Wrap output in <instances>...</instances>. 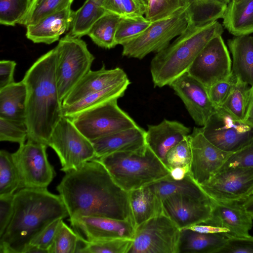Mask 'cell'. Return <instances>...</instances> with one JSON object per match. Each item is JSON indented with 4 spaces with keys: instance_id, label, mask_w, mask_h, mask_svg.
Masks as SVG:
<instances>
[{
    "instance_id": "cell-1",
    "label": "cell",
    "mask_w": 253,
    "mask_h": 253,
    "mask_svg": "<svg viewBox=\"0 0 253 253\" xmlns=\"http://www.w3.org/2000/svg\"><path fill=\"white\" fill-rule=\"evenodd\" d=\"M56 189L69 218L97 216L133 223L128 192L116 183L98 159L65 172Z\"/></svg>"
},
{
    "instance_id": "cell-2",
    "label": "cell",
    "mask_w": 253,
    "mask_h": 253,
    "mask_svg": "<svg viewBox=\"0 0 253 253\" xmlns=\"http://www.w3.org/2000/svg\"><path fill=\"white\" fill-rule=\"evenodd\" d=\"M69 216L59 195L47 188H22L13 195L11 220L0 236V253H25L31 242L56 220Z\"/></svg>"
},
{
    "instance_id": "cell-3",
    "label": "cell",
    "mask_w": 253,
    "mask_h": 253,
    "mask_svg": "<svg viewBox=\"0 0 253 253\" xmlns=\"http://www.w3.org/2000/svg\"><path fill=\"white\" fill-rule=\"evenodd\" d=\"M55 64L54 48L39 58L22 80L27 88V140L47 145L53 129L63 116Z\"/></svg>"
},
{
    "instance_id": "cell-4",
    "label": "cell",
    "mask_w": 253,
    "mask_h": 253,
    "mask_svg": "<svg viewBox=\"0 0 253 253\" xmlns=\"http://www.w3.org/2000/svg\"><path fill=\"white\" fill-rule=\"evenodd\" d=\"M223 32L217 21L200 26L189 22L181 34L152 59L150 72L154 87L169 85L187 72L208 42Z\"/></svg>"
},
{
    "instance_id": "cell-5",
    "label": "cell",
    "mask_w": 253,
    "mask_h": 253,
    "mask_svg": "<svg viewBox=\"0 0 253 253\" xmlns=\"http://www.w3.org/2000/svg\"><path fill=\"white\" fill-rule=\"evenodd\" d=\"M98 159L116 183L127 192L170 174L169 169L147 145L137 151L115 152Z\"/></svg>"
},
{
    "instance_id": "cell-6",
    "label": "cell",
    "mask_w": 253,
    "mask_h": 253,
    "mask_svg": "<svg viewBox=\"0 0 253 253\" xmlns=\"http://www.w3.org/2000/svg\"><path fill=\"white\" fill-rule=\"evenodd\" d=\"M56 51L55 75L59 98L64 99L90 70L94 56L85 42L70 33L59 40Z\"/></svg>"
},
{
    "instance_id": "cell-7",
    "label": "cell",
    "mask_w": 253,
    "mask_h": 253,
    "mask_svg": "<svg viewBox=\"0 0 253 253\" xmlns=\"http://www.w3.org/2000/svg\"><path fill=\"white\" fill-rule=\"evenodd\" d=\"M190 22L188 7L152 22L141 34L123 45L122 55L141 59L151 52H159L181 34Z\"/></svg>"
},
{
    "instance_id": "cell-8",
    "label": "cell",
    "mask_w": 253,
    "mask_h": 253,
    "mask_svg": "<svg viewBox=\"0 0 253 253\" xmlns=\"http://www.w3.org/2000/svg\"><path fill=\"white\" fill-rule=\"evenodd\" d=\"M58 156L61 170H76L95 158L90 140L76 127L71 120L62 116L53 129L47 143Z\"/></svg>"
},
{
    "instance_id": "cell-9",
    "label": "cell",
    "mask_w": 253,
    "mask_h": 253,
    "mask_svg": "<svg viewBox=\"0 0 253 253\" xmlns=\"http://www.w3.org/2000/svg\"><path fill=\"white\" fill-rule=\"evenodd\" d=\"M117 100L85 111L70 119L79 131L91 141L137 126L133 119L118 106Z\"/></svg>"
},
{
    "instance_id": "cell-10",
    "label": "cell",
    "mask_w": 253,
    "mask_h": 253,
    "mask_svg": "<svg viewBox=\"0 0 253 253\" xmlns=\"http://www.w3.org/2000/svg\"><path fill=\"white\" fill-rule=\"evenodd\" d=\"M180 229L164 213L135 228L128 253H178Z\"/></svg>"
},
{
    "instance_id": "cell-11",
    "label": "cell",
    "mask_w": 253,
    "mask_h": 253,
    "mask_svg": "<svg viewBox=\"0 0 253 253\" xmlns=\"http://www.w3.org/2000/svg\"><path fill=\"white\" fill-rule=\"evenodd\" d=\"M47 145L31 140L11 153L22 188H47L56 172L47 158Z\"/></svg>"
},
{
    "instance_id": "cell-12",
    "label": "cell",
    "mask_w": 253,
    "mask_h": 253,
    "mask_svg": "<svg viewBox=\"0 0 253 253\" xmlns=\"http://www.w3.org/2000/svg\"><path fill=\"white\" fill-rule=\"evenodd\" d=\"M205 137L219 149L234 153L253 139V127L220 107L200 127Z\"/></svg>"
},
{
    "instance_id": "cell-13",
    "label": "cell",
    "mask_w": 253,
    "mask_h": 253,
    "mask_svg": "<svg viewBox=\"0 0 253 253\" xmlns=\"http://www.w3.org/2000/svg\"><path fill=\"white\" fill-rule=\"evenodd\" d=\"M231 60L221 35L212 38L190 66L187 72L208 88L231 74Z\"/></svg>"
},
{
    "instance_id": "cell-14",
    "label": "cell",
    "mask_w": 253,
    "mask_h": 253,
    "mask_svg": "<svg viewBox=\"0 0 253 253\" xmlns=\"http://www.w3.org/2000/svg\"><path fill=\"white\" fill-rule=\"evenodd\" d=\"M200 186L215 201L243 202L253 192V168L220 169Z\"/></svg>"
},
{
    "instance_id": "cell-15",
    "label": "cell",
    "mask_w": 253,
    "mask_h": 253,
    "mask_svg": "<svg viewBox=\"0 0 253 253\" xmlns=\"http://www.w3.org/2000/svg\"><path fill=\"white\" fill-rule=\"evenodd\" d=\"M189 136L191 149L190 174L200 185L216 174L233 153L214 145L205 137L200 127H194Z\"/></svg>"
},
{
    "instance_id": "cell-16",
    "label": "cell",
    "mask_w": 253,
    "mask_h": 253,
    "mask_svg": "<svg viewBox=\"0 0 253 253\" xmlns=\"http://www.w3.org/2000/svg\"><path fill=\"white\" fill-rule=\"evenodd\" d=\"M169 86L181 99L197 125L205 126L216 111L217 107L212 102L208 88L187 72L174 80Z\"/></svg>"
},
{
    "instance_id": "cell-17",
    "label": "cell",
    "mask_w": 253,
    "mask_h": 253,
    "mask_svg": "<svg viewBox=\"0 0 253 253\" xmlns=\"http://www.w3.org/2000/svg\"><path fill=\"white\" fill-rule=\"evenodd\" d=\"M163 213L180 229L203 223L210 217L213 200L177 194L162 201Z\"/></svg>"
},
{
    "instance_id": "cell-18",
    "label": "cell",
    "mask_w": 253,
    "mask_h": 253,
    "mask_svg": "<svg viewBox=\"0 0 253 253\" xmlns=\"http://www.w3.org/2000/svg\"><path fill=\"white\" fill-rule=\"evenodd\" d=\"M69 221L72 229L86 242L114 238L133 240L135 231L134 223L129 220L85 216L69 218Z\"/></svg>"
},
{
    "instance_id": "cell-19",
    "label": "cell",
    "mask_w": 253,
    "mask_h": 253,
    "mask_svg": "<svg viewBox=\"0 0 253 253\" xmlns=\"http://www.w3.org/2000/svg\"><path fill=\"white\" fill-rule=\"evenodd\" d=\"M227 229L229 237L249 235L253 218L244 209L242 202L213 200L210 218L203 223Z\"/></svg>"
},
{
    "instance_id": "cell-20",
    "label": "cell",
    "mask_w": 253,
    "mask_h": 253,
    "mask_svg": "<svg viewBox=\"0 0 253 253\" xmlns=\"http://www.w3.org/2000/svg\"><path fill=\"white\" fill-rule=\"evenodd\" d=\"M128 80L119 67L106 69L104 65L96 71L90 70L79 82L62 101V107L71 105L86 96Z\"/></svg>"
},
{
    "instance_id": "cell-21",
    "label": "cell",
    "mask_w": 253,
    "mask_h": 253,
    "mask_svg": "<svg viewBox=\"0 0 253 253\" xmlns=\"http://www.w3.org/2000/svg\"><path fill=\"white\" fill-rule=\"evenodd\" d=\"M190 132V128L183 124L164 119L158 125H148L146 142L166 166L168 152L188 136Z\"/></svg>"
},
{
    "instance_id": "cell-22",
    "label": "cell",
    "mask_w": 253,
    "mask_h": 253,
    "mask_svg": "<svg viewBox=\"0 0 253 253\" xmlns=\"http://www.w3.org/2000/svg\"><path fill=\"white\" fill-rule=\"evenodd\" d=\"M146 134V131L137 126L91 141L95 158L115 152L139 150L147 145Z\"/></svg>"
},
{
    "instance_id": "cell-23",
    "label": "cell",
    "mask_w": 253,
    "mask_h": 253,
    "mask_svg": "<svg viewBox=\"0 0 253 253\" xmlns=\"http://www.w3.org/2000/svg\"><path fill=\"white\" fill-rule=\"evenodd\" d=\"M73 13L69 7L44 17L35 24L27 26V38L34 43H53L70 28Z\"/></svg>"
},
{
    "instance_id": "cell-24",
    "label": "cell",
    "mask_w": 253,
    "mask_h": 253,
    "mask_svg": "<svg viewBox=\"0 0 253 253\" xmlns=\"http://www.w3.org/2000/svg\"><path fill=\"white\" fill-rule=\"evenodd\" d=\"M233 57L231 74L237 80L253 85V37L235 36L228 40Z\"/></svg>"
},
{
    "instance_id": "cell-25",
    "label": "cell",
    "mask_w": 253,
    "mask_h": 253,
    "mask_svg": "<svg viewBox=\"0 0 253 253\" xmlns=\"http://www.w3.org/2000/svg\"><path fill=\"white\" fill-rule=\"evenodd\" d=\"M135 228L148 220L163 213L162 200L148 185L128 192Z\"/></svg>"
},
{
    "instance_id": "cell-26",
    "label": "cell",
    "mask_w": 253,
    "mask_h": 253,
    "mask_svg": "<svg viewBox=\"0 0 253 253\" xmlns=\"http://www.w3.org/2000/svg\"><path fill=\"white\" fill-rule=\"evenodd\" d=\"M222 19L224 28L235 36L253 33V0L230 1Z\"/></svg>"
},
{
    "instance_id": "cell-27",
    "label": "cell",
    "mask_w": 253,
    "mask_h": 253,
    "mask_svg": "<svg viewBox=\"0 0 253 253\" xmlns=\"http://www.w3.org/2000/svg\"><path fill=\"white\" fill-rule=\"evenodd\" d=\"M227 237L222 234L202 233L180 229L178 253H218Z\"/></svg>"
},
{
    "instance_id": "cell-28",
    "label": "cell",
    "mask_w": 253,
    "mask_h": 253,
    "mask_svg": "<svg viewBox=\"0 0 253 253\" xmlns=\"http://www.w3.org/2000/svg\"><path fill=\"white\" fill-rule=\"evenodd\" d=\"M27 88L24 82L0 89V118L26 123Z\"/></svg>"
},
{
    "instance_id": "cell-29",
    "label": "cell",
    "mask_w": 253,
    "mask_h": 253,
    "mask_svg": "<svg viewBox=\"0 0 253 253\" xmlns=\"http://www.w3.org/2000/svg\"><path fill=\"white\" fill-rule=\"evenodd\" d=\"M130 84L128 79L119 84L91 93L71 105L62 107L63 116L71 119L85 111L110 101L118 99L124 96Z\"/></svg>"
},
{
    "instance_id": "cell-30",
    "label": "cell",
    "mask_w": 253,
    "mask_h": 253,
    "mask_svg": "<svg viewBox=\"0 0 253 253\" xmlns=\"http://www.w3.org/2000/svg\"><path fill=\"white\" fill-rule=\"evenodd\" d=\"M148 186L162 201L170 196L177 194L190 195L202 198H210L190 173L181 180H175L169 175Z\"/></svg>"
},
{
    "instance_id": "cell-31",
    "label": "cell",
    "mask_w": 253,
    "mask_h": 253,
    "mask_svg": "<svg viewBox=\"0 0 253 253\" xmlns=\"http://www.w3.org/2000/svg\"><path fill=\"white\" fill-rule=\"evenodd\" d=\"M105 0H86L83 5L74 11L70 34L81 38L87 35L92 26L107 11Z\"/></svg>"
},
{
    "instance_id": "cell-32",
    "label": "cell",
    "mask_w": 253,
    "mask_h": 253,
    "mask_svg": "<svg viewBox=\"0 0 253 253\" xmlns=\"http://www.w3.org/2000/svg\"><path fill=\"white\" fill-rule=\"evenodd\" d=\"M190 23L203 26L222 18L227 3L221 0H187Z\"/></svg>"
},
{
    "instance_id": "cell-33",
    "label": "cell",
    "mask_w": 253,
    "mask_h": 253,
    "mask_svg": "<svg viewBox=\"0 0 253 253\" xmlns=\"http://www.w3.org/2000/svg\"><path fill=\"white\" fill-rule=\"evenodd\" d=\"M122 17L107 12L92 26L87 35L97 45L111 49L117 45L115 35Z\"/></svg>"
},
{
    "instance_id": "cell-34",
    "label": "cell",
    "mask_w": 253,
    "mask_h": 253,
    "mask_svg": "<svg viewBox=\"0 0 253 253\" xmlns=\"http://www.w3.org/2000/svg\"><path fill=\"white\" fill-rule=\"evenodd\" d=\"M21 189L20 179L11 153L0 151V197L13 195Z\"/></svg>"
},
{
    "instance_id": "cell-35",
    "label": "cell",
    "mask_w": 253,
    "mask_h": 253,
    "mask_svg": "<svg viewBox=\"0 0 253 253\" xmlns=\"http://www.w3.org/2000/svg\"><path fill=\"white\" fill-rule=\"evenodd\" d=\"M74 0H32L30 6L19 24L26 27L35 24L44 17L71 7Z\"/></svg>"
},
{
    "instance_id": "cell-36",
    "label": "cell",
    "mask_w": 253,
    "mask_h": 253,
    "mask_svg": "<svg viewBox=\"0 0 253 253\" xmlns=\"http://www.w3.org/2000/svg\"><path fill=\"white\" fill-rule=\"evenodd\" d=\"M250 87L248 84L237 80L229 94L219 107L236 119L244 121L248 107Z\"/></svg>"
},
{
    "instance_id": "cell-37",
    "label": "cell",
    "mask_w": 253,
    "mask_h": 253,
    "mask_svg": "<svg viewBox=\"0 0 253 253\" xmlns=\"http://www.w3.org/2000/svg\"><path fill=\"white\" fill-rule=\"evenodd\" d=\"M132 241L128 239L114 238L86 242L82 239V246L77 253H128Z\"/></svg>"
},
{
    "instance_id": "cell-38",
    "label": "cell",
    "mask_w": 253,
    "mask_h": 253,
    "mask_svg": "<svg viewBox=\"0 0 253 253\" xmlns=\"http://www.w3.org/2000/svg\"><path fill=\"white\" fill-rule=\"evenodd\" d=\"M152 22L144 16L121 18L115 35L117 45H124L146 30Z\"/></svg>"
},
{
    "instance_id": "cell-39",
    "label": "cell",
    "mask_w": 253,
    "mask_h": 253,
    "mask_svg": "<svg viewBox=\"0 0 253 253\" xmlns=\"http://www.w3.org/2000/svg\"><path fill=\"white\" fill-rule=\"evenodd\" d=\"M32 0H0V24L14 26L26 14Z\"/></svg>"
},
{
    "instance_id": "cell-40",
    "label": "cell",
    "mask_w": 253,
    "mask_h": 253,
    "mask_svg": "<svg viewBox=\"0 0 253 253\" xmlns=\"http://www.w3.org/2000/svg\"><path fill=\"white\" fill-rule=\"evenodd\" d=\"M80 240V237L62 220L48 253H76Z\"/></svg>"
},
{
    "instance_id": "cell-41",
    "label": "cell",
    "mask_w": 253,
    "mask_h": 253,
    "mask_svg": "<svg viewBox=\"0 0 253 253\" xmlns=\"http://www.w3.org/2000/svg\"><path fill=\"white\" fill-rule=\"evenodd\" d=\"M187 0H149L145 17L154 22L165 18L178 10L188 7Z\"/></svg>"
},
{
    "instance_id": "cell-42",
    "label": "cell",
    "mask_w": 253,
    "mask_h": 253,
    "mask_svg": "<svg viewBox=\"0 0 253 253\" xmlns=\"http://www.w3.org/2000/svg\"><path fill=\"white\" fill-rule=\"evenodd\" d=\"M28 129L25 122L0 118V141L25 143Z\"/></svg>"
},
{
    "instance_id": "cell-43",
    "label": "cell",
    "mask_w": 253,
    "mask_h": 253,
    "mask_svg": "<svg viewBox=\"0 0 253 253\" xmlns=\"http://www.w3.org/2000/svg\"><path fill=\"white\" fill-rule=\"evenodd\" d=\"M104 7L107 12L122 18L143 16L146 11L136 0H105Z\"/></svg>"
},
{
    "instance_id": "cell-44",
    "label": "cell",
    "mask_w": 253,
    "mask_h": 253,
    "mask_svg": "<svg viewBox=\"0 0 253 253\" xmlns=\"http://www.w3.org/2000/svg\"><path fill=\"white\" fill-rule=\"evenodd\" d=\"M189 135L168 152L166 166L169 170L176 167L190 165L191 149Z\"/></svg>"
},
{
    "instance_id": "cell-45",
    "label": "cell",
    "mask_w": 253,
    "mask_h": 253,
    "mask_svg": "<svg viewBox=\"0 0 253 253\" xmlns=\"http://www.w3.org/2000/svg\"><path fill=\"white\" fill-rule=\"evenodd\" d=\"M237 79L232 74L208 88L210 97L216 107H219L229 94Z\"/></svg>"
},
{
    "instance_id": "cell-46",
    "label": "cell",
    "mask_w": 253,
    "mask_h": 253,
    "mask_svg": "<svg viewBox=\"0 0 253 253\" xmlns=\"http://www.w3.org/2000/svg\"><path fill=\"white\" fill-rule=\"evenodd\" d=\"M218 253H253V236L227 238Z\"/></svg>"
},
{
    "instance_id": "cell-47",
    "label": "cell",
    "mask_w": 253,
    "mask_h": 253,
    "mask_svg": "<svg viewBox=\"0 0 253 253\" xmlns=\"http://www.w3.org/2000/svg\"><path fill=\"white\" fill-rule=\"evenodd\" d=\"M238 167L253 168V139L243 148L232 154L220 169Z\"/></svg>"
},
{
    "instance_id": "cell-48",
    "label": "cell",
    "mask_w": 253,
    "mask_h": 253,
    "mask_svg": "<svg viewBox=\"0 0 253 253\" xmlns=\"http://www.w3.org/2000/svg\"><path fill=\"white\" fill-rule=\"evenodd\" d=\"M62 220L63 219H59L49 224L33 239L30 245L36 246L48 253Z\"/></svg>"
},
{
    "instance_id": "cell-49",
    "label": "cell",
    "mask_w": 253,
    "mask_h": 253,
    "mask_svg": "<svg viewBox=\"0 0 253 253\" xmlns=\"http://www.w3.org/2000/svg\"><path fill=\"white\" fill-rule=\"evenodd\" d=\"M13 195L0 197V236L6 228L12 217Z\"/></svg>"
},
{
    "instance_id": "cell-50",
    "label": "cell",
    "mask_w": 253,
    "mask_h": 253,
    "mask_svg": "<svg viewBox=\"0 0 253 253\" xmlns=\"http://www.w3.org/2000/svg\"><path fill=\"white\" fill-rule=\"evenodd\" d=\"M16 63L12 60H1L0 62V89L14 82L13 75Z\"/></svg>"
},
{
    "instance_id": "cell-51",
    "label": "cell",
    "mask_w": 253,
    "mask_h": 253,
    "mask_svg": "<svg viewBox=\"0 0 253 253\" xmlns=\"http://www.w3.org/2000/svg\"><path fill=\"white\" fill-rule=\"evenodd\" d=\"M187 228L200 233L222 234L225 235L227 238L230 237L229 231L227 229L205 223L195 224Z\"/></svg>"
},
{
    "instance_id": "cell-52",
    "label": "cell",
    "mask_w": 253,
    "mask_h": 253,
    "mask_svg": "<svg viewBox=\"0 0 253 253\" xmlns=\"http://www.w3.org/2000/svg\"><path fill=\"white\" fill-rule=\"evenodd\" d=\"M244 122L253 127V85L250 87L248 107Z\"/></svg>"
},
{
    "instance_id": "cell-53",
    "label": "cell",
    "mask_w": 253,
    "mask_h": 253,
    "mask_svg": "<svg viewBox=\"0 0 253 253\" xmlns=\"http://www.w3.org/2000/svg\"><path fill=\"white\" fill-rule=\"evenodd\" d=\"M190 173V165L176 167L170 170L169 175L175 180H181Z\"/></svg>"
},
{
    "instance_id": "cell-54",
    "label": "cell",
    "mask_w": 253,
    "mask_h": 253,
    "mask_svg": "<svg viewBox=\"0 0 253 253\" xmlns=\"http://www.w3.org/2000/svg\"><path fill=\"white\" fill-rule=\"evenodd\" d=\"M242 204L246 211L253 218V194L243 201Z\"/></svg>"
},
{
    "instance_id": "cell-55",
    "label": "cell",
    "mask_w": 253,
    "mask_h": 253,
    "mask_svg": "<svg viewBox=\"0 0 253 253\" xmlns=\"http://www.w3.org/2000/svg\"><path fill=\"white\" fill-rule=\"evenodd\" d=\"M139 2L142 5H143L146 9H147L149 0H136Z\"/></svg>"
},
{
    "instance_id": "cell-56",
    "label": "cell",
    "mask_w": 253,
    "mask_h": 253,
    "mask_svg": "<svg viewBox=\"0 0 253 253\" xmlns=\"http://www.w3.org/2000/svg\"><path fill=\"white\" fill-rule=\"evenodd\" d=\"M227 3H228L230 1V0H221Z\"/></svg>"
},
{
    "instance_id": "cell-57",
    "label": "cell",
    "mask_w": 253,
    "mask_h": 253,
    "mask_svg": "<svg viewBox=\"0 0 253 253\" xmlns=\"http://www.w3.org/2000/svg\"><path fill=\"white\" fill-rule=\"evenodd\" d=\"M236 0H230V1H236Z\"/></svg>"
},
{
    "instance_id": "cell-58",
    "label": "cell",
    "mask_w": 253,
    "mask_h": 253,
    "mask_svg": "<svg viewBox=\"0 0 253 253\" xmlns=\"http://www.w3.org/2000/svg\"></svg>"
}]
</instances>
